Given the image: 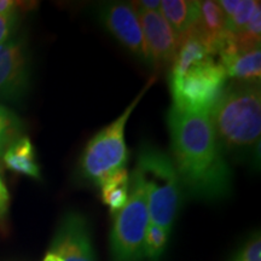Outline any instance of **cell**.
I'll return each instance as SVG.
<instances>
[{"mask_svg": "<svg viewBox=\"0 0 261 261\" xmlns=\"http://www.w3.org/2000/svg\"><path fill=\"white\" fill-rule=\"evenodd\" d=\"M34 8V3L15 2V0H0V15H10L22 12L25 9Z\"/></svg>", "mask_w": 261, "mask_h": 261, "instance_id": "cell-22", "label": "cell"}, {"mask_svg": "<svg viewBox=\"0 0 261 261\" xmlns=\"http://www.w3.org/2000/svg\"><path fill=\"white\" fill-rule=\"evenodd\" d=\"M225 17L226 32L228 34H238L246 28L250 21L254 10L260 4L255 0H221L218 2Z\"/></svg>", "mask_w": 261, "mask_h": 261, "instance_id": "cell-16", "label": "cell"}, {"mask_svg": "<svg viewBox=\"0 0 261 261\" xmlns=\"http://www.w3.org/2000/svg\"><path fill=\"white\" fill-rule=\"evenodd\" d=\"M31 64L22 35H12L0 44V99L17 102L27 93Z\"/></svg>", "mask_w": 261, "mask_h": 261, "instance_id": "cell-7", "label": "cell"}, {"mask_svg": "<svg viewBox=\"0 0 261 261\" xmlns=\"http://www.w3.org/2000/svg\"><path fill=\"white\" fill-rule=\"evenodd\" d=\"M160 12L181 41L197 21L198 5L191 0H163Z\"/></svg>", "mask_w": 261, "mask_h": 261, "instance_id": "cell-14", "label": "cell"}, {"mask_svg": "<svg viewBox=\"0 0 261 261\" xmlns=\"http://www.w3.org/2000/svg\"><path fill=\"white\" fill-rule=\"evenodd\" d=\"M135 172L144 185L150 223L171 232L181 201V184L171 156L144 143Z\"/></svg>", "mask_w": 261, "mask_h": 261, "instance_id": "cell-3", "label": "cell"}, {"mask_svg": "<svg viewBox=\"0 0 261 261\" xmlns=\"http://www.w3.org/2000/svg\"><path fill=\"white\" fill-rule=\"evenodd\" d=\"M103 203L115 215L127 204L129 197V174L126 168L108 175L98 184Z\"/></svg>", "mask_w": 261, "mask_h": 261, "instance_id": "cell-15", "label": "cell"}, {"mask_svg": "<svg viewBox=\"0 0 261 261\" xmlns=\"http://www.w3.org/2000/svg\"><path fill=\"white\" fill-rule=\"evenodd\" d=\"M210 116L221 149L246 155L256 146L261 135L260 81H236L226 85Z\"/></svg>", "mask_w": 261, "mask_h": 261, "instance_id": "cell-2", "label": "cell"}, {"mask_svg": "<svg viewBox=\"0 0 261 261\" xmlns=\"http://www.w3.org/2000/svg\"><path fill=\"white\" fill-rule=\"evenodd\" d=\"M168 231L162 227L149 223L146 227L144 242H143V254L144 257H148L150 261H159L165 252L169 240Z\"/></svg>", "mask_w": 261, "mask_h": 261, "instance_id": "cell-18", "label": "cell"}, {"mask_svg": "<svg viewBox=\"0 0 261 261\" xmlns=\"http://www.w3.org/2000/svg\"><path fill=\"white\" fill-rule=\"evenodd\" d=\"M154 81L155 77H151L144 89L126 108L125 112L112 123L100 129L87 143L79 162L81 179L98 185L108 175L126 168L128 161V150L125 142L126 123Z\"/></svg>", "mask_w": 261, "mask_h": 261, "instance_id": "cell-4", "label": "cell"}, {"mask_svg": "<svg viewBox=\"0 0 261 261\" xmlns=\"http://www.w3.org/2000/svg\"><path fill=\"white\" fill-rule=\"evenodd\" d=\"M3 162L10 171L28 175V177L40 180V167L37 162L35 149L28 137H21L6 149L3 155Z\"/></svg>", "mask_w": 261, "mask_h": 261, "instance_id": "cell-13", "label": "cell"}, {"mask_svg": "<svg viewBox=\"0 0 261 261\" xmlns=\"http://www.w3.org/2000/svg\"><path fill=\"white\" fill-rule=\"evenodd\" d=\"M23 130L24 126L22 120L0 104V159L12 143L23 137Z\"/></svg>", "mask_w": 261, "mask_h": 261, "instance_id": "cell-17", "label": "cell"}, {"mask_svg": "<svg viewBox=\"0 0 261 261\" xmlns=\"http://www.w3.org/2000/svg\"><path fill=\"white\" fill-rule=\"evenodd\" d=\"M42 261H63V260H62L56 253L51 252V250H47V253L45 254V256H44V259H42Z\"/></svg>", "mask_w": 261, "mask_h": 261, "instance_id": "cell-24", "label": "cell"}, {"mask_svg": "<svg viewBox=\"0 0 261 261\" xmlns=\"http://www.w3.org/2000/svg\"><path fill=\"white\" fill-rule=\"evenodd\" d=\"M150 223L145 189L138 174L129 175L128 202L114 215L112 255L114 261H142L143 242Z\"/></svg>", "mask_w": 261, "mask_h": 261, "instance_id": "cell-6", "label": "cell"}, {"mask_svg": "<svg viewBox=\"0 0 261 261\" xmlns=\"http://www.w3.org/2000/svg\"><path fill=\"white\" fill-rule=\"evenodd\" d=\"M130 4L135 10H142V11L160 12V9H161L160 0H140V2H133Z\"/></svg>", "mask_w": 261, "mask_h": 261, "instance_id": "cell-23", "label": "cell"}, {"mask_svg": "<svg viewBox=\"0 0 261 261\" xmlns=\"http://www.w3.org/2000/svg\"><path fill=\"white\" fill-rule=\"evenodd\" d=\"M227 75L217 58L178 74H169L173 108L181 112L210 114L227 85Z\"/></svg>", "mask_w": 261, "mask_h": 261, "instance_id": "cell-5", "label": "cell"}, {"mask_svg": "<svg viewBox=\"0 0 261 261\" xmlns=\"http://www.w3.org/2000/svg\"><path fill=\"white\" fill-rule=\"evenodd\" d=\"M99 18L107 31L122 46L132 52L138 60L150 64L144 35L132 4L107 3L99 10Z\"/></svg>", "mask_w": 261, "mask_h": 261, "instance_id": "cell-8", "label": "cell"}, {"mask_svg": "<svg viewBox=\"0 0 261 261\" xmlns=\"http://www.w3.org/2000/svg\"><path fill=\"white\" fill-rule=\"evenodd\" d=\"M63 261H96L89 221L77 212L62 218L50 249Z\"/></svg>", "mask_w": 261, "mask_h": 261, "instance_id": "cell-9", "label": "cell"}, {"mask_svg": "<svg viewBox=\"0 0 261 261\" xmlns=\"http://www.w3.org/2000/svg\"><path fill=\"white\" fill-rule=\"evenodd\" d=\"M231 261H261V238L259 231L248 238Z\"/></svg>", "mask_w": 261, "mask_h": 261, "instance_id": "cell-19", "label": "cell"}, {"mask_svg": "<svg viewBox=\"0 0 261 261\" xmlns=\"http://www.w3.org/2000/svg\"><path fill=\"white\" fill-rule=\"evenodd\" d=\"M197 21L188 34H192L200 39L217 58L218 48L226 34L224 14L218 2L213 0L197 2Z\"/></svg>", "mask_w": 261, "mask_h": 261, "instance_id": "cell-12", "label": "cell"}, {"mask_svg": "<svg viewBox=\"0 0 261 261\" xmlns=\"http://www.w3.org/2000/svg\"><path fill=\"white\" fill-rule=\"evenodd\" d=\"M19 17H21V12L0 15V44L15 35V31L19 23Z\"/></svg>", "mask_w": 261, "mask_h": 261, "instance_id": "cell-20", "label": "cell"}, {"mask_svg": "<svg viewBox=\"0 0 261 261\" xmlns=\"http://www.w3.org/2000/svg\"><path fill=\"white\" fill-rule=\"evenodd\" d=\"M135 11L138 16L144 35L150 64L155 65L158 69L168 65L171 67L180 45V39L163 18L161 12L142 11V10H135Z\"/></svg>", "mask_w": 261, "mask_h": 261, "instance_id": "cell-10", "label": "cell"}, {"mask_svg": "<svg viewBox=\"0 0 261 261\" xmlns=\"http://www.w3.org/2000/svg\"><path fill=\"white\" fill-rule=\"evenodd\" d=\"M10 204V194L4 180V175L0 171V227L5 228L8 220V212Z\"/></svg>", "mask_w": 261, "mask_h": 261, "instance_id": "cell-21", "label": "cell"}, {"mask_svg": "<svg viewBox=\"0 0 261 261\" xmlns=\"http://www.w3.org/2000/svg\"><path fill=\"white\" fill-rule=\"evenodd\" d=\"M172 161L181 187L191 197L219 201L231 191V171L210 116L171 108L168 112Z\"/></svg>", "mask_w": 261, "mask_h": 261, "instance_id": "cell-1", "label": "cell"}, {"mask_svg": "<svg viewBox=\"0 0 261 261\" xmlns=\"http://www.w3.org/2000/svg\"><path fill=\"white\" fill-rule=\"evenodd\" d=\"M217 60L223 65L227 77L236 81H260L261 51L238 50L226 32L217 51Z\"/></svg>", "mask_w": 261, "mask_h": 261, "instance_id": "cell-11", "label": "cell"}]
</instances>
